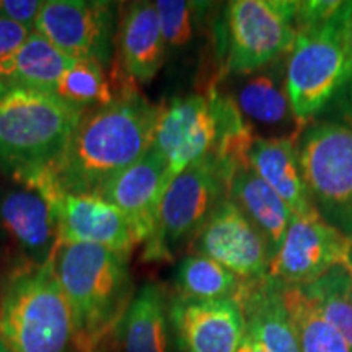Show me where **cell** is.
Here are the masks:
<instances>
[{
	"mask_svg": "<svg viewBox=\"0 0 352 352\" xmlns=\"http://www.w3.org/2000/svg\"><path fill=\"white\" fill-rule=\"evenodd\" d=\"M236 300L243 310L246 331L264 352H300L296 328L283 300V283L270 276L245 280Z\"/></svg>",
	"mask_w": 352,
	"mask_h": 352,
	"instance_id": "21",
	"label": "cell"
},
{
	"mask_svg": "<svg viewBox=\"0 0 352 352\" xmlns=\"http://www.w3.org/2000/svg\"><path fill=\"white\" fill-rule=\"evenodd\" d=\"M82 114L54 94L0 82V175L28 179L50 170Z\"/></svg>",
	"mask_w": 352,
	"mask_h": 352,
	"instance_id": "3",
	"label": "cell"
},
{
	"mask_svg": "<svg viewBox=\"0 0 352 352\" xmlns=\"http://www.w3.org/2000/svg\"><path fill=\"white\" fill-rule=\"evenodd\" d=\"M285 60H276L256 72L246 76H233V91H226L239 108L250 126H264L270 129H285L302 134L290 107L285 78Z\"/></svg>",
	"mask_w": 352,
	"mask_h": 352,
	"instance_id": "17",
	"label": "cell"
},
{
	"mask_svg": "<svg viewBox=\"0 0 352 352\" xmlns=\"http://www.w3.org/2000/svg\"><path fill=\"white\" fill-rule=\"evenodd\" d=\"M43 3L41 0H0V16L33 28Z\"/></svg>",
	"mask_w": 352,
	"mask_h": 352,
	"instance_id": "29",
	"label": "cell"
},
{
	"mask_svg": "<svg viewBox=\"0 0 352 352\" xmlns=\"http://www.w3.org/2000/svg\"><path fill=\"white\" fill-rule=\"evenodd\" d=\"M346 266H347V270H349V271H351V274H352V240H351V248H349V253H347Z\"/></svg>",
	"mask_w": 352,
	"mask_h": 352,
	"instance_id": "34",
	"label": "cell"
},
{
	"mask_svg": "<svg viewBox=\"0 0 352 352\" xmlns=\"http://www.w3.org/2000/svg\"><path fill=\"white\" fill-rule=\"evenodd\" d=\"M235 166L210 152L176 176L162 197L155 228L145 241L144 261H173L183 246L196 241L214 210L228 197Z\"/></svg>",
	"mask_w": 352,
	"mask_h": 352,
	"instance_id": "5",
	"label": "cell"
},
{
	"mask_svg": "<svg viewBox=\"0 0 352 352\" xmlns=\"http://www.w3.org/2000/svg\"><path fill=\"white\" fill-rule=\"evenodd\" d=\"M210 3L186 0H158L155 8L164 34L166 57L182 56L195 46L208 19Z\"/></svg>",
	"mask_w": 352,
	"mask_h": 352,
	"instance_id": "28",
	"label": "cell"
},
{
	"mask_svg": "<svg viewBox=\"0 0 352 352\" xmlns=\"http://www.w3.org/2000/svg\"><path fill=\"white\" fill-rule=\"evenodd\" d=\"M351 239L318 212L294 215L283 243L271 258L267 276L287 285H307L324 272L346 264Z\"/></svg>",
	"mask_w": 352,
	"mask_h": 352,
	"instance_id": "11",
	"label": "cell"
},
{
	"mask_svg": "<svg viewBox=\"0 0 352 352\" xmlns=\"http://www.w3.org/2000/svg\"><path fill=\"white\" fill-rule=\"evenodd\" d=\"M124 74L109 78L103 65L91 60H74L60 76L54 87V94L65 103L82 111L107 104L114 98Z\"/></svg>",
	"mask_w": 352,
	"mask_h": 352,
	"instance_id": "26",
	"label": "cell"
},
{
	"mask_svg": "<svg viewBox=\"0 0 352 352\" xmlns=\"http://www.w3.org/2000/svg\"><path fill=\"white\" fill-rule=\"evenodd\" d=\"M129 258L98 245L59 241L52 266L74 324L76 352H96L134 297Z\"/></svg>",
	"mask_w": 352,
	"mask_h": 352,
	"instance_id": "2",
	"label": "cell"
},
{
	"mask_svg": "<svg viewBox=\"0 0 352 352\" xmlns=\"http://www.w3.org/2000/svg\"><path fill=\"white\" fill-rule=\"evenodd\" d=\"M72 63L74 59L33 32L19 50L0 59V82L52 94Z\"/></svg>",
	"mask_w": 352,
	"mask_h": 352,
	"instance_id": "23",
	"label": "cell"
},
{
	"mask_svg": "<svg viewBox=\"0 0 352 352\" xmlns=\"http://www.w3.org/2000/svg\"><path fill=\"white\" fill-rule=\"evenodd\" d=\"M351 13L352 2H346L334 19L297 30L285 60V78L290 107L300 127L320 116L349 78L346 28Z\"/></svg>",
	"mask_w": 352,
	"mask_h": 352,
	"instance_id": "6",
	"label": "cell"
},
{
	"mask_svg": "<svg viewBox=\"0 0 352 352\" xmlns=\"http://www.w3.org/2000/svg\"><path fill=\"white\" fill-rule=\"evenodd\" d=\"M228 199L263 233L270 245L271 254L274 256L289 230L294 212L259 178L250 162L239 164L233 170L230 184H228Z\"/></svg>",
	"mask_w": 352,
	"mask_h": 352,
	"instance_id": "22",
	"label": "cell"
},
{
	"mask_svg": "<svg viewBox=\"0 0 352 352\" xmlns=\"http://www.w3.org/2000/svg\"><path fill=\"white\" fill-rule=\"evenodd\" d=\"M298 155L316 212L352 240V129L336 121L308 124Z\"/></svg>",
	"mask_w": 352,
	"mask_h": 352,
	"instance_id": "8",
	"label": "cell"
},
{
	"mask_svg": "<svg viewBox=\"0 0 352 352\" xmlns=\"http://www.w3.org/2000/svg\"><path fill=\"white\" fill-rule=\"evenodd\" d=\"M296 3L290 0L228 2L217 25L219 54L226 77L246 76L284 59L297 38Z\"/></svg>",
	"mask_w": 352,
	"mask_h": 352,
	"instance_id": "7",
	"label": "cell"
},
{
	"mask_svg": "<svg viewBox=\"0 0 352 352\" xmlns=\"http://www.w3.org/2000/svg\"><path fill=\"white\" fill-rule=\"evenodd\" d=\"M0 352H8L7 346H6V342H3L2 338H0Z\"/></svg>",
	"mask_w": 352,
	"mask_h": 352,
	"instance_id": "36",
	"label": "cell"
},
{
	"mask_svg": "<svg viewBox=\"0 0 352 352\" xmlns=\"http://www.w3.org/2000/svg\"><path fill=\"white\" fill-rule=\"evenodd\" d=\"M300 135H279L253 140L248 151V162L256 175L289 206L294 215L316 212L298 155Z\"/></svg>",
	"mask_w": 352,
	"mask_h": 352,
	"instance_id": "18",
	"label": "cell"
},
{
	"mask_svg": "<svg viewBox=\"0 0 352 352\" xmlns=\"http://www.w3.org/2000/svg\"><path fill=\"white\" fill-rule=\"evenodd\" d=\"M170 327L179 352H236L246 334L236 298L170 300Z\"/></svg>",
	"mask_w": 352,
	"mask_h": 352,
	"instance_id": "14",
	"label": "cell"
},
{
	"mask_svg": "<svg viewBox=\"0 0 352 352\" xmlns=\"http://www.w3.org/2000/svg\"><path fill=\"white\" fill-rule=\"evenodd\" d=\"M41 188L56 208L59 241L104 246L126 256L139 245L126 215L101 196L65 195Z\"/></svg>",
	"mask_w": 352,
	"mask_h": 352,
	"instance_id": "15",
	"label": "cell"
},
{
	"mask_svg": "<svg viewBox=\"0 0 352 352\" xmlns=\"http://www.w3.org/2000/svg\"><path fill=\"white\" fill-rule=\"evenodd\" d=\"M96 352H113V351H111V346H109V341H108V340L104 341L103 344H101V346L98 347V351H96Z\"/></svg>",
	"mask_w": 352,
	"mask_h": 352,
	"instance_id": "35",
	"label": "cell"
},
{
	"mask_svg": "<svg viewBox=\"0 0 352 352\" xmlns=\"http://www.w3.org/2000/svg\"><path fill=\"white\" fill-rule=\"evenodd\" d=\"M34 30L0 16V59L13 52L32 36Z\"/></svg>",
	"mask_w": 352,
	"mask_h": 352,
	"instance_id": "30",
	"label": "cell"
},
{
	"mask_svg": "<svg viewBox=\"0 0 352 352\" xmlns=\"http://www.w3.org/2000/svg\"><path fill=\"white\" fill-rule=\"evenodd\" d=\"M236 352H264V351L261 349V346L258 344V341L254 340L252 334L246 331L243 341H241V344L239 349H236Z\"/></svg>",
	"mask_w": 352,
	"mask_h": 352,
	"instance_id": "32",
	"label": "cell"
},
{
	"mask_svg": "<svg viewBox=\"0 0 352 352\" xmlns=\"http://www.w3.org/2000/svg\"><path fill=\"white\" fill-rule=\"evenodd\" d=\"M331 114L338 118L336 122H341L352 129V76L340 88L331 103Z\"/></svg>",
	"mask_w": 352,
	"mask_h": 352,
	"instance_id": "31",
	"label": "cell"
},
{
	"mask_svg": "<svg viewBox=\"0 0 352 352\" xmlns=\"http://www.w3.org/2000/svg\"><path fill=\"white\" fill-rule=\"evenodd\" d=\"M170 328L168 294L148 283L134 294L108 341L113 352H170Z\"/></svg>",
	"mask_w": 352,
	"mask_h": 352,
	"instance_id": "20",
	"label": "cell"
},
{
	"mask_svg": "<svg viewBox=\"0 0 352 352\" xmlns=\"http://www.w3.org/2000/svg\"><path fill=\"white\" fill-rule=\"evenodd\" d=\"M160 107L124 77L109 103L83 111L41 184L65 195L100 196L114 176L151 151Z\"/></svg>",
	"mask_w": 352,
	"mask_h": 352,
	"instance_id": "1",
	"label": "cell"
},
{
	"mask_svg": "<svg viewBox=\"0 0 352 352\" xmlns=\"http://www.w3.org/2000/svg\"><path fill=\"white\" fill-rule=\"evenodd\" d=\"M121 72L134 83H148L166 60V50L155 2H132L118 30Z\"/></svg>",
	"mask_w": 352,
	"mask_h": 352,
	"instance_id": "19",
	"label": "cell"
},
{
	"mask_svg": "<svg viewBox=\"0 0 352 352\" xmlns=\"http://www.w3.org/2000/svg\"><path fill=\"white\" fill-rule=\"evenodd\" d=\"M300 287L352 351V302L347 298L352 289V274L346 264H338L314 283Z\"/></svg>",
	"mask_w": 352,
	"mask_h": 352,
	"instance_id": "27",
	"label": "cell"
},
{
	"mask_svg": "<svg viewBox=\"0 0 352 352\" xmlns=\"http://www.w3.org/2000/svg\"><path fill=\"white\" fill-rule=\"evenodd\" d=\"M0 338L8 352H76L72 315L52 259L8 267L0 283Z\"/></svg>",
	"mask_w": 352,
	"mask_h": 352,
	"instance_id": "4",
	"label": "cell"
},
{
	"mask_svg": "<svg viewBox=\"0 0 352 352\" xmlns=\"http://www.w3.org/2000/svg\"><path fill=\"white\" fill-rule=\"evenodd\" d=\"M217 135V120L208 95L178 96L162 104L152 147L164 157L170 183L188 166L209 155Z\"/></svg>",
	"mask_w": 352,
	"mask_h": 352,
	"instance_id": "12",
	"label": "cell"
},
{
	"mask_svg": "<svg viewBox=\"0 0 352 352\" xmlns=\"http://www.w3.org/2000/svg\"><path fill=\"white\" fill-rule=\"evenodd\" d=\"M168 186V166L152 147L135 164L114 176L100 196L126 215L138 243H145L155 228L158 208Z\"/></svg>",
	"mask_w": 352,
	"mask_h": 352,
	"instance_id": "16",
	"label": "cell"
},
{
	"mask_svg": "<svg viewBox=\"0 0 352 352\" xmlns=\"http://www.w3.org/2000/svg\"><path fill=\"white\" fill-rule=\"evenodd\" d=\"M347 298H349V300L352 302V289L349 290V294H347Z\"/></svg>",
	"mask_w": 352,
	"mask_h": 352,
	"instance_id": "37",
	"label": "cell"
},
{
	"mask_svg": "<svg viewBox=\"0 0 352 352\" xmlns=\"http://www.w3.org/2000/svg\"><path fill=\"white\" fill-rule=\"evenodd\" d=\"M59 243V220L51 197L32 182L0 175V245L13 266H43Z\"/></svg>",
	"mask_w": 352,
	"mask_h": 352,
	"instance_id": "9",
	"label": "cell"
},
{
	"mask_svg": "<svg viewBox=\"0 0 352 352\" xmlns=\"http://www.w3.org/2000/svg\"><path fill=\"white\" fill-rule=\"evenodd\" d=\"M118 6L107 0H46L34 33L74 60L111 63Z\"/></svg>",
	"mask_w": 352,
	"mask_h": 352,
	"instance_id": "10",
	"label": "cell"
},
{
	"mask_svg": "<svg viewBox=\"0 0 352 352\" xmlns=\"http://www.w3.org/2000/svg\"><path fill=\"white\" fill-rule=\"evenodd\" d=\"M243 284L245 280L240 277L199 253L184 256L175 274L178 297L195 300L236 298L243 289Z\"/></svg>",
	"mask_w": 352,
	"mask_h": 352,
	"instance_id": "24",
	"label": "cell"
},
{
	"mask_svg": "<svg viewBox=\"0 0 352 352\" xmlns=\"http://www.w3.org/2000/svg\"><path fill=\"white\" fill-rule=\"evenodd\" d=\"M346 51H347V67H349V77L352 76V13L347 21L346 28Z\"/></svg>",
	"mask_w": 352,
	"mask_h": 352,
	"instance_id": "33",
	"label": "cell"
},
{
	"mask_svg": "<svg viewBox=\"0 0 352 352\" xmlns=\"http://www.w3.org/2000/svg\"><path fill=\"white\" fill-rule=\"evenodd\" d=\"M283 300L296 328L300 352H352L344 338L321 316L300 285L283 284Z\"/></svg>",
	"mask_w": 352,
	"mask_h": 352,
	"instance_id": "25",
	"label": "cell"
},
{
	"mask_svg": "<svg viewBox=\"0 0 352 352\" xmlns=\"http://www.w3.org/2000/svg\"><path fill=\"white\" fill-rule=\"evenodd\" d=\"M196 241L197 253L214 259L241 280L267 276L272 256L270 245L228 197L214 210Z\"/></svg>",
	"mask_w": 352,
	"mask_h": 352,
	"instance_id": "13",
	"label": "cell"
}]
</instances>
